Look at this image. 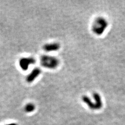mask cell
Here are the masks:
<instances>
[{
    "label": "cell",
    "instance_id": "6da1fadb",
    "mask_svg": "<svg viewBox=\"0 0 125 125\" xmlns=\"http://www.w3.org/2000/svg\"><path fill=\"white\" fill-rule=\"evenodd\" d=\"M42 66L49 69H55L59 65V60L55 57L49 55H42L40 59Z\"/></svg>",
    "mask_w": 125,
    "mask_h": 125
},
{
    "label": "cell",
    "instance_id": "7a4b0ae2",
    "mask_svg": "<svg viewBox=\"0 0 125 125\" xmlns=\"http://www.w3.org/2000/svg\"><path fill=\"white\" fill-rule=\"evenodd\" d=\"M93 99L95 100L94 103L88 97L86 96H83L82 100L83 102H85L89 106V108L91 109H100L102 107V102L101 97L100 94L97 93H94L93 94Z\"/></svg>",
    "mask_w": 125,
    "mask_h": 125
},
{
    "label": "cell",
    "instance_id": "3957f363",
    "mask_svg": "<svg viewBox=\"0 0 125 125\" xmlns=\"http://www.w3.org/2000/svg\"><path fill=\"white\" fill-rule=\"evenodd\" d=\"M108 26V23L105 18L103 17H98L93 23L92 30L95 34L100 35L103 34Z\"/></svg>",
    "mask_w": 125,
    "mask_h": 125
},
{
    "label": "cell",
    "instance_id": "277c9868",
    "mask_svg": "<svg viewBox=\"0 0 125 125\" xmlns=\"http://www.w3.org/2000/svg\"><path fill=\"white\" fill-rule=\"evenodd\" d=\"M36 61L33 57H22L18 62L20 68L23 70L26 71L28 69L30 65L35 64Z\"/></svg>",
    "mask_w": 125,
    "mask_h": 125
},
{
    "label": "cell",
    "instance_id": "5b68a950",
    "mask_svg": "<svg viewBox=\"0 0 125 125\" xmlns=\"http://www.w3.org/2000/svg\"><path fill=\"white\" fill-rule=\"evenodd\" d=\"M41 73V70L39 68H35L26 77V81L28 83L34 81L37 77L39 76Z\"/></svg>",
    "mask_w": 125,
    "mask_h": 125
},
{
    "label": "cell",
    "instance_id": "8992f818",
    "mask_svg": "<svg viewBox=\"0 0 125 125\" xmlns=\"http://www.w3.org/2000/svg\"><path fill=\"white\" fill-rule=\"evenodd\" d=\"M44 50L46 52H54L56 51L60 48V45L58 43H47L44 45L43 47Z\"/></svg>",
    "mask_w": 125,
    "mask_h": 125
},
{
    "label": "cell",
    "instance_id": "52a82bcc",
    "mask_svg": "<svg viewBox=\"0 0 125 125\" xmlns=\"http://www.w3.org/2000/svg\"><path fill=\"white\" fill-rule=\"evenodd\" d=\"M35 106L32 103H28L25 106V111L27 113H31L34 111Z\"/></svg>",
    "mask_w": 125,
    "mask_h": 125
},
{
    "label": "cell",
    "instance_id": "ba28073f",
    "mask_svg": "<svg viewBox=\"0 0 125 125\" xmlns=\"http://www.w3.org/2000/svg\"><path fill=\"white\" fill-rule=\"evenodd\" d=\"M17 125L16 124H8V125Z\"/></svg>",
    "mask_w": 125,
    "mask_h": 125
}]
</instances>
